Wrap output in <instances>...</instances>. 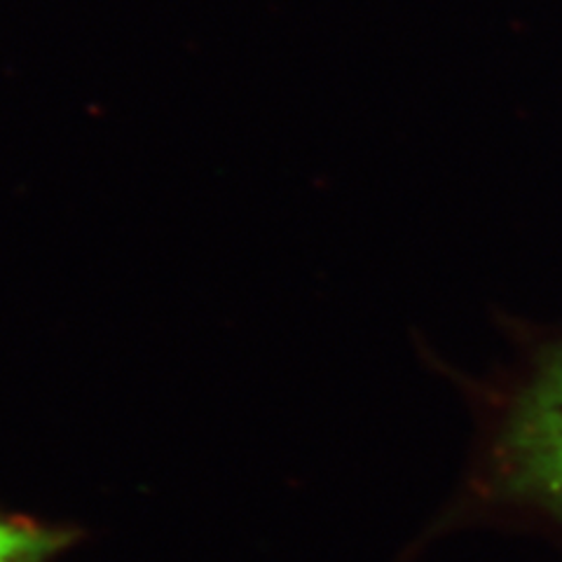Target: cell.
I'll use <instances>...</instances> for the list:
<instances>
[{"mask_svg":"<svg viewBox=\"0 0 562 562\" xmlns=\"http://www.w3.org/2000/svg\"><path fill=\"white\" fill-rule=\"evenodd\" d=\"M76 530L0 512V562H52L74 547Z\"/></svg>","mask_w":562,"mask_h":562,"instance_id":"2","label":"cell"},{"mask_svg":"<svg viewBox=\"0 0 562 562\" xmlns=\"http://www.w3.org/2000/svg\"><path fill=\"white\" fill-rule=\"evenodd\" d=\"M495 464L506 492L562 518V345L543 349L508 401Z\"/></svg>","mask_w":562,"mask_h":562,"instance_id":"1","label":"cell"}]
</instances>
